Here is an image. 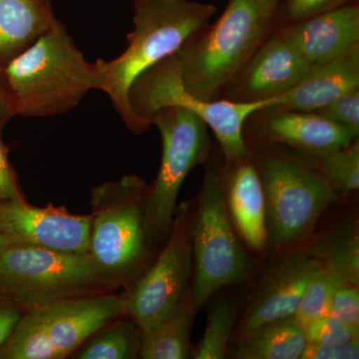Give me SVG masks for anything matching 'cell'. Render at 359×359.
<instances>
[{
  "mask_svg": "<svg viewBox=\"0 0 359 359\" xmlns=\"http://www.w3.org/2000/svg\"><path fill=\"white\" fill-rule=\"evenodd\" d=\"M271 111L264 119L263 132L269 140L283 144L311 156H321L346 147L358 133L339 126L314 112Z\"/></svg>",
  "mask_w": 359,
  "mask_h": 359,
  "instance_id": "obj_17",
  "label": "cell"
},
{
  "mask_svg": "<svg viewBox=\"0 0 359 359\" xmlns=\"http://www.w3.org/2000/svg\"><path fill=\"white\" fill-rule=\"evenodd\" d=\"M266 199V230L278 248L299 242L313 230L335 192L316 170L278 154L257 167Z\"/></svg>",
  "mask_w": 359,
  "mask_h": 359,
  "instance_id": "obj_10",
  "label": "cell"
},
{
  "mask_svg": "<svg viewBox=\"0 0 359 359\" xmlns=\"http://www.w3.org/2000/svg\"><path fill=\"white\" fill-rule=\"evenodd\" d=\"M132 109L146 128L151 115L161 108L177 106L195 113L212 129L230 164H242L252 157L245 140V121L255 113L269 109L271 100L238 102L229 99L207 101L187 91L173 55L161 61L136 80L129 93Z\"/></svg>",
  "mask_w": 359,
  "mask_h": 359,
  "instance_id": "obj_9",
  "label": "cell"
},
{
  "mask_svg": "<svg viewBox=\"0 0 359 359\" xmlns=\"http://www.w3.org/2000/svg\"><path fill=\"white\" fill-rule=\"evenodd\" d=\"M90 226V214H70L52 204L35 207L23 197L0 200V235L9 245L89 254Z\"/></svg>",
  "mask_w": 359,
  "mask_h": 359,
  "instance_id": "obj_12",
  "label": "cell"
},
{
  "mask_svg": "<svg viewBox=\"0 0 359 359\" xmlns=\"http://www.w3.org/2000/svg\"><path fill=\"white\" fill-rule=\"evenodd\" d=\"M316 171L339 192H353L359 188V141L316 157Z\"/></svg>",
  "mask_w": 359,
  "mask_h": 359,
  "instance_id": "obj_24",
  "label": "cell"
},
{
  "mask_svg": "<svg viewBox=\"0 0 359 359\" xmlns=\"http://www.w3.org/2000/svg\"><path fill=\"white\" fill-rule=\"evenodd\" d=\"M16 116L13 99L7 88L4 73L0 68V127L4 129L7 123Z\"/></svg>",
  "mask_w": 359,
  "mask_h": 359,
  "instance_id": "obj_33",
  "label": "cell"
},
{
  "mask_svg": "<svg viewBox=\"0 0 359 359\" xmlns=\"http://www.w3.org/2000/svg\"><path fill=\"white\" fill-rule=\"evenodd\" d=\"M233 224L250 249L261 252L268 240L266 199L259 172L252 160L236 166L226 199Z\"/></svg>",
  "mask_w": 359,
  "mask_h": 359,
  "instance_id": "obj_18",
  "label": "cell"
},
{
  "mask_svg": "<svg viewBox=\"0 0 359 359\" xmlns=\"http://www.w3.org/2000/svg\"><path fill=\"white\" fill-rule=\"evenodd\" d=\"M358 358H359V339L339 344H318L308 342L299 359Z\"/></svg>",
  "mask_w": 359,
  "mask_h": 359,
  "instance_id": "obj_30",
  "label": "cell"
},
{
  "mask_svg": "<svg viewBox=\"0 0 359 359\" xmlns=\"http://www.w3.org/2000/svg\"><path fill=\"white\" fill-rule=\"evenodd\" d=\"M314 113L359 133V88L347 92L332 102L314 111Z\"/></svg>",
  "mask_w": 359,
  "mask_h": 359,
  "instance_id": "obj_27",
  "label": "cell"
},
{
  "mask_svg": "<svg viewBox=\"0 0 359 359\" xmlns=\"http://www.w3.org/2000/svg\"><path fill=\"white\" fill-rule=\"evenodd\" d=\"M115 287L89 254L16 245L0 252V297L25 311Z\"/></svg>",
  "mask_w": 359,
  "mask_h": 359,
  "instance_id": "obj_4",
  "label": "cell"
},
{
  "mask_svg": "<svg viewBox=\"0 0 359 359\" xmlns=\"http://www.w3.org/2000/svg\"><path fill=\"white\" fill-rule=\"evenodd\" d=\"M133 30L128 46L112 60L98 59L101 91L135 134L147 131L129 100L130 90L142 74L177 51L210 23L217 7L193 0H138L133 2Z\"/></svg>",
  "mask_w": 359,
  "mask_h": 359,
  "instance_id": "obj_1",
  "label": "cell"
},
{
  "mask_svg": "<svg viewBox=\"0 0 359 359\" xmlns=\"http://www.w3.org/2000/svg\"><path fill=\"white\" fill-rule=\"evenodd\" d=\"M197 306L191 295L166 320L142 332L140 358L186 359L193 358L191 334Z\"/></svg>",
  "mask_w": 359,
  "mask_h": 359,
  "instance_id": "obj_21",
  "label": "cell"
},
{
  "mask_svg": "<svg viewBox=\"0 0 359 359\" xmlns=\"http://www.w3.org/2000/svg\"><path fill=\"white\" fill-rule=\"evenodd\" d=\"M124 314V295L108 292L59 299L27 309L0 348V359L67 358L97 330Z\"/></svg>",
  "mask_w": 359,
  "mask_h": 359,
  "instance_id": "obj_5",
  "label": "cell"
},
{
  "mask_svg": "<svg viewBox=\"0 0 359 359\" xmlns=\"http://www.w3.org/2000/svg\"><path fill=\"white\" fill-rule=\"evenodd\" d=\"M308 342L339 344L359 339V328L351 327L334 314L327 313L306 325Z\"/></svg>",
  "mask_w": 359,
  "mask_h": 359,
  "instance_id": "obj_26",
  "label": "cell"
},
{
  "mask_svg": "<svg viewBox=\"0 0 359 359\" xmlns=\"http://www.w3.org/2000/svg\"><path fill=\"white\" fill-rule=\"evenodd\" d=\"M9 243L4 236L0 235V252H2L6 247H8Z\"/></svg>",
  "mask_w": 359,
  "mask_h": 359,
  "instance_id": "obj_34",
  "label": "cell"
},
{
  "mask_svg": "<svg viewBox=\"0 0 359 359\" xmlns=\"http://www.w3.org/2000/svg\"><path fill=\"white\" fill-rule=\"evenodd\" d=\"M353 1L355 0H280L276 20L295 22Z\"/></svg>",
  "mask_w": 359,
  "mask_h": 359,
  "instance_id": "obj_28",
  "label": "cell"
},
{
  "mask_svg": "<svg viewBox=\"0 0 359 359\" xmlns=\"http://www.w3.org/2000/svg\"><path fill=\"white\" fill-rule=\"evenodd\" d=\"M328 313L334 314L351 327L359 328L358 285H342L335 290Z\"/></svg>",
  "mask_w": 359,
  "mask_h": 359,
  "instance_id": "obj_29",
  "label": "cell"
},
{
  "mask_svg": "<svg viewBox=\"0 0 359 359\" xmlns=\"http://www.w3.org/2000/svg\"><path fill=\"white\" fill-rule=\"evenodd\" d=\"M4 128L0 127V200L22 197L18 177L8 160V149L2 139Z\"/></svg>",
  "mask_w": 359,
  "mask_h": 359,
  "instance_id": "obj_31",
  "label": "cell"
},
{
  "mask_svg": "<svg viewBox=\"0 0 359 359\" xmlns=\"http://www.w3.org/2000/svg\"><path fill=\"white\" fill-rule=\"evenodd\" d=\"M313 65L280 34L266 39L231 85L229 100L257 102L294 88Z\"/></svg>",
  "mask_w": 359,
  "mask_h": 359,
  "instance_id": "obj_14",
  "label": "cell"
},
{
  "mask_svg": "<svg viewBox=\"0 0 359 359\" xmlns=\"http://www.w3.org/2000/svg\"><path fill=\"white\" fill-rule=\"evenodd\" d=\"M308 344L306 325L295 316L257 328L238 341V359H299Z\"/></svg>",
  "mask_w": 359,
  "mask_h": 359,
  "instance_id": "obj_20",
  "label": "cell"
},
{
  "mask_svg": "<svg viewBox=\"0 0 359 359\" xmlns=\"http://www.w3.org/2000/svg\"><path fill=\"white\" fill-rule=\"evenodd\" d=\"M128 318V316H127ZM113 320L91 335L75 353L77 359L140 358L142 332L131 318Z\"/></svg>",
  "mask_w": 359,
  "mask_h": 359,
  "instance_id": "obj_22",
  "label": "cell"
},
{
  "mask_svg": "<svg viewBox=\"0 0 359 359\" xmlns=\"http://www.w3.org/2000/svg\"><path fill=\"white\" fill-rule=\"evenodd\" d=\"M321 262L308 250L283 257L264 276L237 332L238 341L257 328L295 316Z\"/></svg>",
  "mask_w": 359,
  "mask_h": 359,
  "instance_id": "obj_13",
  "label": "cell"
},
{
  "mask_svg": "<svg viewBox=\"0 0 359 359\" xmlns=\"http://www.w3.org/2000/svg\"><path fill=\"white\" fill-rule=\"evenodd\" d=\"M149 122L159 130L163 145L159 171L144 198L146 236L149 245H157L169 237L184 181L208 162L212 145L208 125L185 108H161Z\"/></svg>",
  "mask_w": 359,
  "mask_h": 359,
  "instance_id": "obj_8",
  "label": "cell"
},
{
  "mask_svg": "<svg viewBox=\"0 0 359 359\" xmlns=\"http://www.w3.org/2000/svg\"><path fill=\"white\" fill-rule=\"evenodd\" d=\"M356 88H359V45L334 60L313 66L294 88L271 99L266 110L314 112Z\"/></svg>",
  "mask_w": 359,
  "mask_h": 359,
  "instance_id": "obj_16",
  "label": "cell"
},
{
  "mask_svg": "<svg viewBox=\"0 0 359 359\" xmlns=\"http://www.w3.org/2000/svg\"><path fill=\"white\" fill-rule=\"evenodd\" d=\"M280 35L313 66L334 60L359 45L358 1L287 23Z\"/></svg>",
  "mask_w": 359,
  "mask_h": 359,
  "instance_id": "obj_15",
  "label": "cell"
},
{
  "mask_svg": "<svg viewBox=\"0 0 359 359\" xmlns=\"http://www.w3.org/2000/svg\"><path fill=\"white\" fill-rule=\"evenodd\" d=\"M280 0H229L218 20L173 54L187 91L218 100L268 39Z\"/></svg>",
  "mask_w": 359,
  "mask_h": 359,
  "instance_id": "obj_2",
  "label": "cell"
},
{
  "mask_svg": "<svg viewBox=\"0 0 359 359\" xmlns=\"http://www.w3.org/2000/svg\"><path fill=\"white\" fill-rule=\"evenodd\" d=\"M2 73L15 114L25 118L66 114L102 87L96 63L87 61L58 18Z\"/></svg>",
  "mask_w": 359,
  "mask_h": 359,
  "instance_id": "obj_3",
  "label": "cell"
},
{
  "mask_svg": "<svg viewBox=\"0 0 359 359\" xmlns=\"http://www.w3.org/2000/svg\"><path fill=\"white\" fill-rule=\"evenodd\" d=\"M194 280L191 299L200 309L219 290L245 282L254 262L236 235L229 216L223 182L210 163L195 214L191 215Z\"/></svg>",
  "mask_w": 359,
  "mask_h": 359,
  "instance_id": "obj_6",
  "label": "cell"
},
{
  "mask_svg": "<svg viewBox=\"0 0 359 359\" xmlns=\"http://www.w3.org/2000/svg\"><path fill=\"white\" fill-rule=\"evenodd\" d=\"M148 185L135 175L91 189L89 255L111 283L121 285L147 255L144 198Z\"/></svg>",
  "mask_w": 359,
  "mask_h": 359,
  "instance_id": "obj_7",
  "label": "cell"
},
{
  "mask_svg": "<svg viewBox=\"0 0 359 359\" xmlns=\"http://www.w3.org/2000/svg\"><path fill=\"white\" fill-rule=\"evenodd\" d=\"M135 1H138V0H133V2H135Z\"/></svg>",
  "mask_w": 359,
  "mask_h": 359,
  "instance_id": "obj_35",
  "label": "cell"
},
{
  "mask_svg": "<svg viewBox=\"0 0 359 359\" xmlns=\"http://www.w3.org/2000/svg\"><path fill=\"white\" fill-rule=\"evenodd\" d=\"M25 311L11 301L0 304V348L6 344L18 327Z\"/></svg>",
  "mask_w": 359,
  "mask_h": 359,
  "instance_id": "obj_32",
  "label": "cell"
},
{
  "mask_svg": "<svg viewBox=\"0 0 359 359\" xmlns=\"http://www.w3.org/2000/svg\"><path fill=\"white\" fill-rule=\"evenodd\" d=\"M55 20L52 0H0V68L36 41Z\"/></svg>",
  "mask_w": 359,
  "mask_h": 359,
  "instance_id": "obj_19",
  "label": "cell"
},
{
  "mask_svg": "<svg viewBox=\"0 0 359 359\" xmlns=\"http://www.w3.org/2000/svg\"><path fill=\"white\" fill-rule=\"evenodd\" d=\"M358 285L348 273L332 264L321 263L320 269L309 283L295 316L308 325L330 313V304L335 290L342 285Z\"/></svg>",
  "mask_w": 359,
  "mask_h": 359,
  "instance_id": "obj_23",
  "label": "cell"
},
{
  "mask_svg": "<svg viewBox=\"0 0 359 359\" xmlns=\"http://www.w3.org/2000/svg\"><path fill=\"white\" fill-rule=\"evenodd\" d=\"M190 222L191 204L182 203L157 261L124 295V316L131 318L141 332L169 318L190 295L189 280L193 271Z\"/></svg>",
  "mask_w": 359,
  "mask_h": 359,
  "instance_id": "obj_11",
  "label": "cell"
},
{
  "mask_svg": "<svg viewBox=\"0 0 359 359\" xmlns=\"http://www.w3.org/2000/svg\"><path fill=\"white\" fill-rule=\"evenodd\" d=\"M236 308L231 302H219L208 316L207 327L199 344L194 348L196 359H222L228 348L236 325Z\"/></svg>",
  "mask_w": 359,
  "mask_h": 359,
  "instance_id": "obj_25",
  "label": "cell"
}]
</instances>
